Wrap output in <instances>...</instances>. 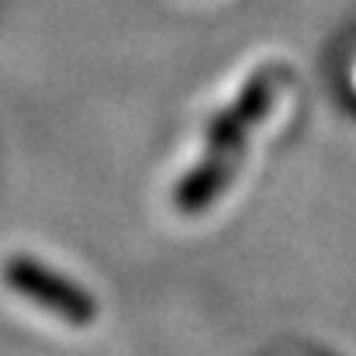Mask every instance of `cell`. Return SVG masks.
I'll use <instances>...</instances> for the list:
<instances>
[{"instance_id": "obj_1", "label": "cell", "mask_w": 356, "mask_h": 356, "mask_svg": "<svg viewBox=\"0 0 356 356\" xmlns=\"http://www.w3.org/2000/svg\"><path fill=\"white\" fill-rule=\"evenodd\" d=\"M7 280H10L14 291L35 298L38 305L52 308L56 315H63V318H70V322H87V318L94 315L90 298H83L70 280L56 277L52 270H45V266L35 263V259H14V263L7 266Z\"/></svg>"}]
</instances>
